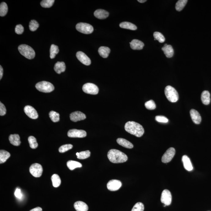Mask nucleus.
I'll return each mask as SVG.
<instances>
[{"label":"nucleus","instance_id":"1","mask_svg":"<svg viewBox=\"0 0 211 211\" xmlns=\"http://www.w3.org/2000/svg\"><path fill=\"white\" fill-rule=\"evenodd\" d=\"M124 128L127 132L136 137H141L144 133L143 126L135 122H128L125 124Z\"/></svg>","mask_w":211,"mask_h":211},{"label":"nucleus","instance_id":"2","mask_svg":"<svg viewBox=\"0 0 211 211\" xmlns=\"http://www.w3.org/2000/svg\"><path fill=\"white\" fill-rule=\"evenodd\" d=\"M108 157L111 162L119 164L127 161L128 157L125 153L120 150L112 149L108 151Z\"/></svg>","mask_w":211,"mask_h":211},{"label":"nucleus","instance_id":"3","mask_svg":"<svg viewBox=\"0 0 211 211\" xmlns=\"http://www.w3.org/2000/svg\"><path fill=\"white\" fill-rule=\"evenodd\" d=\"M18 50L22 56L29 60H31L35 57V53L34 50L28 45H21L18 47Z\"/></svg>","mask_w":211,"mask_h":211},{"label":"nucleus","instance_id":"4","mask_svg":"<svg viewBox=\"0 0 211 211\" xmlns=\"http://www.w3.org/2000/svg\"><path fill=\"white\" fill-rule=\"evenodd\" d=\"M165 94L167 99L172 102H176L178 100V92L173 87L167 86L165 89Z\"/></svg>","mask_w":211,"mask_h":211},{"label":"nucleus","instance_id":"5","mask_svg":"<svg viewBox=\"0 0 211 211\" xmlns=\"http://www.w3.org/2000/svg\"><path fill=\"white\" fill-rule=\"evenodd\" d=\"M35 87L38 91L44 93L50 92L54 89V87L53 84L46 81L37 83Z\"/></svg>","mask_w":211,"mask_h":211},{"label":"nucleus","instance_id":"6","mask_svg":"<svg viewBox=\"0 0 211 211\" xmlns=\"http://www.w3.org/2000/svg\"><path fill=\"white\" fill-rule=\"evenodd\" d=\"M76 29L80 33L85 34H90L94 31V28L91 25L82 22L77 24L76 26Z\"/></svg>","mask_w":211,"mask_h":211},{"label":"nucleus","instance_id":"7","mask_svg":"<svg viewBox=\"0 0 211 211\" xmlns=\"http://www.w3.org/2000/svg\"><path fill=\"white\" fill-rule=\"evenodd\" d=\"M83 91L85 93L96 95L98 92V88L95 84L91 83H87L83 87Z\"/></svg>","mask_w":211,"mask_h":211},{"label":"nucleus","instance_id":"8","mask_svg":"<svg viewBox=\"0 0 211 211\" xmlns=\"http://www.w3.org/2000/svg\"><path fill=\"white\" fill-rule=\"evenodd\" d=\"M43 171V168L42 165L37 163L32 164L29 168L30 173L36 178L40 177L42 175Z\"/></svg>","mask_w":211,"mask_h":211},{"label":"nucleus","instance_id":"9","mask_svg":"<svg viewBox=\"0 0 211 211\" xmlns=\"http://www.w3.org/2000/svg\"><path fill=\"white\" fill-rule=\"evenodd\" d=\"M175 150L173 147L169 148L163 155L161 161L164 163H168L171 161L175 154Z\"/></svg>","mask_w":211,"mask_h":211},{"label":"nucleus","instance_id":"10","mask_svg":"<svg viewBox=\"0 0 211 211\" xmlns=\"http://www.w3.org/2000/svg\"><path fill=\"white\" fill-rule=\"evenodd\" d=\"M172 197L171 192L168 190H164L162 192L161 197V202L165 206H169L171 205Z\"/></svg>","mask_w":211,"mask_h":211},{"label":"nucleus","instance_id":"11","mask_svg":"<svg viewBox=\"0 0 211 211\" xmlns=\"http://www.w3.org/2000/svg\"><path fill=\"white\" fill-rule=\"evenodd\" d=\"M67 135L71 138H84L87 136V134L85 131L78 130L77 129H70L68 132Z\"/></svg>","mask_w":211,"mask_h":211},{"label":"nucleus","instance_id":"12","mask_svg":"<svg viewBox=\"0 0 211 211\" xmlns=\"http://www.w3.org/2000/svg\"><path fill=\"white\" fill-rule=\"evenodd\" d=\"M122 185V183L120 181L117 180H112L108 183L107 187L109 191H115L119 190L121 187Z\"/></svg>","mask_w":211,"mask_h":211},{"label":"nucleus","instance_id":"13","mask_svg":"<svg viewBox=\"0 0 211 211\" xmlns=\"http://www.w3.org/2000/svg\"><path fill=\"white\" fill-rule=\"evenodd\" d=\"M24 111L27 115L31 119H36L39 117V115L36 109L28 105L25 106Z\"/></svg>","mask_w":211,"mask_h":211},{"label":"nucleus","instance_id":"14","mask_svg":"<svg viewBox=\"0 0 211 211\" xmlns=\"http://www.w3.org/2000/svg\"><path fill=\"white\" fill-rule=\"evenodd\" d=\"M76 55L78 60L84 65H89L91 64V59L83 52L81 51L77 52Z\"/></svg>","mask_w":211,"mask_h":211},{"label":"nucleus","instance_id":"15","mask_svg":"<svg viewBox=\"0 0 211 211\" xmlns=\"http://www.w3.org/2000/svg\"><path fill=\"white\" fill-rule=\"evenodd\" d=\"M70 119L74 122H76L78 121L83 120L86 119V116L83 113L77 111L72 113L70 115Z\"/></svg>","mask_w":211,"mask_h":211},{"label":"nucleus","instance_id":"16","mask_svg":"<svg viewBox=\"0 0 211 211\" xmlns=\"http://www.w3.org/2000/svg\"><path fill=\"white\" fill-rule=\"evenodd\" d=\"M190 113L193 122L195 124H200L202 121V117L199 113L194 109H191Z\"/></svg>","mask_w":211,"mask_h":211},{"label":"nucleus","instance_id":"17","mask_svg":"<svg viewBox=\"0 0 211 211\" xmlns=\"http://www.w3.org/2000/svg\"><path fill=\"white\" fill-rule=\"evenodd\" d=\"M130 44L131 48L135 50H142L144 46L143 42L140 40H137V39H134L131 42H130Z\"/></svg>","mask_w":211,"mask_h":211},{"label":"nucleus","instance_id":"18","mask_svg":"<svg viewBox=\"0 0 211 211\" xmlns=\"http://www.w3.org/2000/svg\"><path fill=\"white\" fill-rule=\"evenodd\" d=\"M94 16L99 19H105L109 16V13L104 9H98L94 13Z\"/></svg>","mask_w":211,"mask_h":211},{"label":"nucleus","instance_id":"19","mask_svg":"<svg viewBox=\"0 0 211 211\" xmlns=\"http://www.w3.org/2000/svg\"><path fill=\"white\" fill-rule=\"evenodd\" d=\"M162 50L164 52L165 54L168 58L172 57L174 55V49L171 45L165 44L164 47L162 48Z\"/></svg>","mask_w":211,"mask_h":211},{"label":"nucleus","instance_id":"20","mask_svg":"<svg viewBox=\"0 0 211 211\" xmlns=\"http://www.w3.org/2000/svg\"><path fill=\"white\" fill-rule=\"evenodd\" d=\"M74 207L77 211H88V205L84 202L78 201L75 202Z\"/></svg>","mask_w":211,"mask_h":211},{"label":"nucleus","instance_id":"21","mask_svg":"<svg viewBox=\"0 0 211 211\" xmlns=\"http://www.w3.org/2000/svg\"><path fill=\"white\" fill-rule=\"evenodd\" d=\"M182 160L184 168L188 171H192L193 168L192 165L190 158L187 155L183 156Z\"/></svg>","mask_w":211,"mask_h":211},{"label":"nucleus","instance_id":"22","mask_svg":"<svg viewBox=\"0 0 211 211\" xmlns=\"http://www.w3.org/2000/svg\"><path fill=\"white\" fill-rule=\"evenodd\" d=\"M66 65L64 62L58 61L55 65L54 70L57 74H60L65 71Z\"/></svg>","mask_w":211,"mask_h":211},{"label":"nucleus","instance_id":"23","mask_svg":"<svg viewBox=\"0 0 211 211\" xmlns=\"http://www.w3.org/2000/svg\"><path fill=\"white\" fill-rule=\"evenodd\" d=\"M201 100L204 105H207L210 103V94L209 91H205L202 93Z\"/></svg>","mask_w":211,"mask_h":211},{"label":"nucleus","instance_id":"24","mask_svg":"<svg viewBox=\"0 0 211 211\" xmlns=\"http://www.w3.org/2000/svg\"><path fill=\"white\" fill-rule=\"evenodd\" d=\"M10 143L13 145L18 146L20 145V137L19 135H11L9 138Z\"/></svg>","mask_w":211,"mask_h":211},{"label":"nucleus","instance_id":"25","mask_svg":"<svg viewBox=\"0 0 211 211\" xmlns=\"http://www.w3.org/2000/svg\"><path fill=\"white\" fill-rule=\"evenodd\" d=\"M118 144L122 146V147L128 149H132L133 147V145L131 143L124 139L119 138L117 140Z\"/></svg>","mask_w":211,"mask_h":211},{"label":"nucleus","instance_id":"26","mask_svg":"<svg viewBox=\"0 0 211 211\" xmlns=\"http://www.w3.org/2000/svg\"><path fill=\"white\" fill-rule=\"evenodd\" d=\"M110 52V49L108 47L102 46L98 49V53L103 58H107Z\"/></svg>","mask_w":211,"mask_h":211},{"label":"nucleus","instance_id":"27","mask_svg":"<svg viewBox=\"0 0 211 211\" xmlns=\"http://www.w3.org/2000/svg\"><path fill=\"white\" fill-rule=\"evenodd\" d=\"M67 167L70 170L72 171L77 168H81L82 167V164L78 161L70 160L67 162Z\"/></svg>","mask_w":211,"mask_h":211},{"label":"nucleus","instance_id":"28","mask_svg":"<svg viewBox=\"0 0 211 211\" xmlns=\"http://www.w3.org/2000/svg\"><path fill=\"white\" fill-rule=\"evenodd\" d=\"M119 26L121 28L129 29V30H136L137 29V27L135 25L129 22H122L120 24Z\"/></svg>","mask_w":211,"mask_h":211},{"label":"nucleus","instance_id":"29","mask_svg":"<svg viewBox=\"0 0 211 211\" xmlns=\"http://www.w3.org/2000/svg\"><path fill=\"white\" fill-rule=\"evenodd\" d=\"M10 157V154L8 151L4 150H0V164L5 162Z\"/></svg>","mask_w":211,"mask_h":211},{"label":"nucleus","instance_id":"30","mask_svg":"<svg viewBox=\"0 0 211 211\" xmlns=\"http://www.w3.org/2000/svg\"><path fill=\"white\" fill-rule=\"evenodd\" d=\"M51 180L53 186L54 187H58L61 183V179L60 176L57 174H53L51 177Z\"/></svg>","mask_w":211,"mask_h":211},{"label":"nucleus","instance_id":"31","mask_svg":"<svg viewBox=\"0 0 211 211\" xmlns=\"http://www.w3.org/2000/svg\"><path fill=\"white\" fill-rule=\"evenodd\" d=\"M59 52L58 46H56L54 44H52L50 48V58L51 59L54 58L56 55L58 54Z\"/></svg>","mask_w":211,"mask_h":211},{"label":"nucleus","instance_id":"32","mask_svg":"<svg viewBox=\"0 0 211 211\" xmlns=\"http://www.w3.org/2000/svg\"><path fill=\"white\" fill-rule=\"evenodd\" d=\"M187 2L188 1L187 0H180V1H178L176 3L175 6L176 10L178 12L182 10Z\"/></svg>","mask_w":211,"mask_h":211},{"label":"nucleus","instance_id":"33","mask_svg":"<svg viewBox=\"0 0 211 211\" xmlns=\"http://www.w3.org/2000/svg\"><path fill=\"white\" fill-rule=\"evenodd\" d=\"M8 11V7L6 3L2 2L0 5V16L4 17L6 15Z\"/></svg>","mask_w":211,"mask_h":211},{"label":"nucleus","instance_id":"34","mask_svg":"<svg viewBox=\"0 0 211 211\" xmlns=\"http://www.w3.org/2000/svg\"><path fill=\"white\" fill-rule=\"evenodd\" d=\"M49 116L52 121L53 122H56L60 120V114L58 113L52 111L49 113Z\"/></svg>","mask_w":211,"mask_h":211},{"label":"nucleus","instance_id":"35","mask_svg":"<svg viewBox=\"0 0 211 211\" xmlns=\"http://www.w3.org/2000/svg\"><path fill=\"white\" fill-rule=\"evenodd\" d=\"M28 142L31 148L35 149L38 147V144L36 139L33 136H30L28 138Z\"/></svg>","mask_w":211,"mask_h":211},{"label":"nucleus","instance_id":"36","mask_svg":"<svg viewBox=\"0 0 211 211\" xmlns=\"http://www.w3.org/2000/svg\"><path fill=\"white\" fill-rule=\"evenodd\" d=\"M54 2V0H44L41 1L40 5L43 8H49L53 6Z\"/></svg>","mask_w":211,"mask_h":211},{"label":"nucleus","instance_id":"37","mask_svg":"<svg viewBox=\"0 0 211 211\" xmlns=\"http://www.w3.org/2000/svg\"><path fill=\"white\" fill-rule=\"evenodd\" d=\"M153 36H154V39L158 40L160 43H163L165 41V39L164 35L160 32H155Z\"/></svg>","mask_w":211,"mask_h":211},{"label":"nucleus","instance_id":"38","mask_svg":"<svg viewBox=\"0 0 211 211\" xmlns=\"http://www.w3.org/2000/svg\"><path fill=\"white\" fill-rule=\"evenodd\" d=\"M39 27V23L36 20H33L31 21L29 23V29L32 31H34L36 30Z\"/></svg>","mask_w":211,"mask_h":211},{"label":"nucleus","instance_id":"39","mask_svg":"<svg viewBox=\"0 0 211 211\" xmlns=\"http://www.w3.org/2000/svg\"><path fill=\"white\" fill-rule=\"evenodd\" d=\"M79 153V155L77 157V158L79 159H85L88 158L91 156V152L88 150L81 152Z\"/></svg>","mask_w":211,"mask_h":211},{"label":"nucleus","instance_id":"40","mask_svg":"<svg viewBox=\"0 0 211 211\" xmlns=\"http://www.w3.org/2000/svg\"><path fill=\"white\" fill-rule=\"evenodd\" d=\"M144 209L143 204L142 202H138L134 206L131 211H143Z\"/></svg>","mask_w":211,"mask_h":211},{"label":"nucleus","instance_id":"41","mask_svg":"<svg viewBox=\"0 0 211 211\" xmlns=\"http://www.w3.org/2000/svg\"><path fill=\"white\" fill-rule=\"evenodd\" d=\"M73 147V146L72 144H65L61 146L59 149V152L63 153L68 150H71Z\"/></svg>","mask_w":211,"mask_h":211},{"label":"nucleus","instance_id":"42","mask_svg":"<svg viewBox=\"0 0 211 211\" xmlns=\"http://www.w3.org/2000/svg\"><path fill=\"white\" fill-rule=\"evenodd\" d=\"M145 106L147 109L150 110H153L155 109L156 105L154 101L152 100L148 101L145 104Z\"/></svg>","mask_w":211,"mask_h":211},{"label":"nucleus","instance_id":"43","mask_svg":"<svg viewBox=\"0 0 211 211\" xmlns=\"http://www.w3.org/2000/svg\"><path fill=\"white\" fill-rule=\"evenodd\" d=\"M155 119L157 122H161V123H167L168 122V119L163 116H156Z\"/></svg>","mask_w":211,"mask_h":211},{"label":"nucleus","instance_id":"44","mask_svg":"<svg viewBox=\"0 0 211 211\" xmlns=\"http://www.w3.org/2000/svg\"><path fill=\"white\" fill-rule=\"evenodd\" d=\"M24 31V28L22 25H17L15 28V32L18 35L22 34Z\"/></svg>","mask_w":211,"mask_h":211},{"label":"nucleus","instance_id":"45","mask_svg":"<svg viewBox=\"0 0 211 211\" xmlns=\"http://www.w3.org/2000/svg\"><path fill=\"white\" fill-rule=\"evenodd\" d=\"M6 110L5 106L2 102H0V115L4 116L6 113Z\"/></svg>","mask_w":211,"mask_h":211},{"label":"nucleus","instance_id":"46","mask_svg":"<svg viewBox=\"0 0 211 211\" xmlns=\"http://www.w3.org/2000/svg\"><path fill=\"white\" fill-rule=\"evenodd\" d=\"M15 195L16 198L19 199L22 198V194L21 193L20 190L19 188H17L15 192Z\"/></svg>","mask_w":211,"mask_h":211},{"label":"nucleus","instance_id":"47","mask_svg":"<svg viewBox=\"0 0 211 211\" xmlns=\"http://www.w3.org/2000/svg\"><path fill=\"white\" fill-rule=\"evenodd\" d=\"M3 74V69L1 65L0 66V79H2Z\"/></svg>","mask_w":211,"mask_h":211},{"label":"nucleus","instance_id":"48","mask_svg":"<svg viewBox=\"0 0 211 211\" xmlns=\"http://www.w3.org/2000/svg\"><path fill=\"white\" fill-rule=\"evenodd\" d=\"M30 211H42V209L40 207H37L35 208V209H31Z\"/></svg>","mask_w":211,"mask_h":211},{"label":"nucleus","instance_id":"49","mask_svg":"<svg viewBox=\"0 0 211 211\" xmlns=\"http://www.w3.org/2000/svg\"><path fill=\"white\" fill-rule=\"evenodd\" d=\"M147 1L146 0H138V1L140 3H144Z\"/></svg>","mask_w":211,"mask_h":211},{"label":"nucleus","instance_id":"50","mask_svg":"<svg viewBox=\"0 0 211 211\" xmlns=\"http://www.w3.org/2000/svg\"><path fill=\"white\" fill-rule=\"evenodd\" d=\"M76 154V155L77 157V156H78L79 155L80 153H77Z\"/></svg>","mask_w":211,"mask_h":211}]
</instances>
